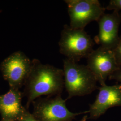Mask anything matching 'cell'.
Returning <instances> with one entry per match:
<instances>
[{
	"label": "cell",
	"mask_w": 121,
	"mask_h": 121,
	"mask_svg": "<svg viewBox=\"0 0 121 121\" xmlns=\"http://www.w3.org/2000/svg\"><path fill=\"white\" fill-rule=\"evenodd\" d=\"M98 89V94L88 110L89 118L92 119L99 118L110 108L121 106V85L107 86L105 84Z\"/></svg>",
	"instance_id": "obj_9"
},
{
	"label": "cell",
	"mask_w": 121,
	"mask_h": 121,
	"mask_svg": "<svg viewBox=\"0 0 121 121\" xmlns=\"http://www.w3.org/2000/svg\"><path fill=\"white\" fill-rule=\"evenodd\" d=\"M59 51L66 58L78 62L94 50V41L84 29L64 25L59 43Z\"/></svg>",
	"instance_id": "obj_3"
},
{
	"label": "cell",
	"mask_w": 121,
	"mask_h": 121,
	"mask_svg": "<svg viewBox=\"0 0 121 121\" xmlns=\"http://www.w3.org/2000/svg\"><path fill=\"white\" fill-rule=\"evenodd\" d=\"M88 118V117L87 114H86L83 117H82V118L80 120H79L78 121H86Z\"/></svg>",
	"instance_id": "obj_15"
},
{
	"label": "cell",
	"mask_w": 121,
	"mask_h": 121,
	"mask_svg": "<svg viewBox=\"0 0 121 121\" xmlns=\"http://www.w3.org/2000/svg\"><path fill=\"white\" fill-rule=\"evenodd\" d=\"M25 112L18 89L10 88L7 93L0 95V113L4 121H19Z\"/></svg>",
	"instance_id": "obj_10"
},
{
	"label": "cell",
	"mask_w": 121,
	"mask_h": 121,
	"mask_svg": "<svg viewBox=\"0 0 121 121\" xmlns=\"http://www.w3.org/2000/svg\"></svg>",
	"instance_id": "obj_16"
},
{
	"label": "cell",
	"mask_w": 121,
	"mask_h": 121,
	"mask_svg": "<svg viewBox=\"0 0 121 121\" xmlns=\"http://www.w3.org/2000/svg\"><path fill=\"white\" fill-rule=\"evenodd\" d=\"M32 69L26 82L27 104L43 95H60L64 86L63 70L39 60L32 61Z\"/></svg>",
	"instance_id": "obj_1"
},
{
	"label": "cell",
	"mask_w": 121,
	"mask_h": 121,
	"mask_svg": "<svg viewBox=\"0 0 121 121\" xmlns=\"http://www.w3.org/2000/svg\"><path fill=\"white\" fill-rule=\"evenodd\" d=\"M108 78L110 80H115L121 83V65H120L118 69Z\"/></svg>",
	"instance_id": "obj_13"
},
{
	"label": "cell",
	"mask_w": 121,
	"mask_h": 121,
	"mask_svg": "<svg viewBox=\"0 0 121 121\" xmlns=\"http://www.w3.org/2000/svg\"><path fill=\"white\" fill-rule=\"evenodd\" d=\"M87 66L101 86L119 67L113 50L99 47L87 57Z\"/></svg>",
	"instance_id": "obj_7"
},
{
	"label": "cell",
	"mask_w": 121,
	"mask_h": 121,
	"mask_svg": "<svg viewBox=\"0 0 121 121\" xmlns=\"http://www.w3.org/2000/svg\"><path fill=\"white\" fill-rule=\"evenodd\" d=\"M105 9L108 10L119 11L121 10V0H111Z\"/></svg>",
	"instance_id": "obj_11"
},
{
	"label": "cell",
	"mask_w": 121,
	"mask_h": 121,
	"mask_svg": "<svg viewBox=\"0 0 121 121\" xmlns=\"http://www.w3.org/2000/svg\"><path fill=\"white\" fill-rule=\"evenodd\" d=\"M121 21V14L118 11L104 13L97 21L99 30L94 39V42L100 47L113 50L120 39L118 31Z\"/></svg>",
	"instance_id": "obj_8"
},
{
	"label": "cell",
	"mask_w": 121,
	"mask_h": 121,
	"mask_svg": "<svg viewBox=\"0 0 121 121\" xmlns=\"http://www.w3.org/2000/svg\"><path fill=\"white\" fill-rule=\"evenodd\" d=\"M63 70L67 99L90 94L99 88L96 78L87 65L66 58L63 60Z\"/></svg>",
	"instance_id": "obj_2"
},
{
	"label": "cell",
	"mask_w": 121,
	"mask_h": 121,
	"mask_svg": "<svg viewBox=\"0 0 121 121\" xmlns=\"http://www.w3.org/2000/svg\"><path fill=\"white\" fill-rule=\"evenodd\" d=\"M72 28L84 29L93 21L97 22L105 12L98 0H65Z\"/></svg>",
	"instance_id": "obj_4"
},
{
	"label": "cell",
	"mask_w": 121,
	"mask_h": 121,
	"mask_svg": "<svg viewBox=\"0 0 121 121\" xmlns=\"http://www.w3.org/2000/svg\"><path fill=\"white\" fill-rule=\"evenodd\" d=\"M66 101L60 95L38 100L35 104L34 115L39 121H71L81 114L88 113V111L70 112L66 106Z\"/></svg>",
	"instance_id": "obj_5"
},
{
	"label": "cell",
	"mask_w": 121,
	"mask_h": 121,
	"mask_svg": "<svg viewBox=\"0 0 121 121\" xmlns=\"http://www.w3.org/2000/svg\"><path fill=\"white\" fill-rule=\"evenodd\" d=\"M19 121H39L34 116V115L30 114L27 112H25Z\"/></svg>",
	"instance_id": "obj_14"
},
{
	"label": "cell",
	"mask_w": 121,
	"mask_h": 121,
	"mask_svg": "<svg viewBox=\"0 0 121 121\" xmlns=\"http://www.w3.org/2000/svg\"><path fill=\"white\" fill-rule=\"evenodd\" d=\"M117 63L120 66L121 65V35L116 47L113 50Z\"/></svg>",
	"instance_id": "obj_12"
},
{
	"label": "cell",
	"mask_w": 121,
	"mask_h": 121,
	"mask_svg": "<svg viewBox=\"0 0 121 121\" xmlns=\"http://www.w3.org/2000/svg\"><path fill=\"white\" fill-rule=\"evenodd\" d=\"M33 62L21 52H17L3 61L0 69L10 88L18 89L26 80Z\"/></svg>",
	"instance_id": "obj_6"
}]
</instances>
